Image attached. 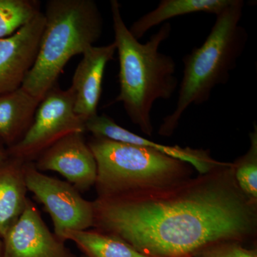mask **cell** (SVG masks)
I'll use <instances>...</instances> for the list:
<instances>
[{"mask_svg":"<svg viewBox=\"0 0 257 257\" xmlns=\"http://www.w3.org/2000/svg\"><path fill=\"white\" fill-rule=\"evenodd\" d=\"M94 227L150 257H186L255 232L256 203L224 163L195 178L93 202Z\"/></svg>","mask_w":257,"mask_h":257,"instance_id":"1","label":"cell"},{"mask_svg":"<svg viewBox=\"0 0 257 257\" xmlns=\"http://www.w3.org/2000/svg\"><path fill=\"white\" fill-rule=\"evenodd\" d=\"M115 46L119 57V93L112 103H122L134 124L147 136L154 132L151 113L157 100H168L179 87L177 64L160 51L170 36L172 26L166 23L145 43L130 33L116 0L110 2Z\"/></svg>","mask_w":257,"mask_h":257,"instance_id":"2","label":"cell"},{"mask_svg":"<svg viewBox=\"0 0 257 257\" xmlns=\"http://www.w3.org/2000/svg\"><path fill=\"white\" fill-rule=\"evenodd\" d=\"M244 5L242 0H232L216 15L204 43L182 59L183 77L177 105L164 118L159 128L161 136H172L189 106L207 102L214 88L229 81L248 41L247 32L240 25Z\"/></svg>","mask_w":257,"mask_h":257,"instance_id":"3","label":"cell"},{"mask_svg":"<svg viewBox=\"0 0 257 257\" xmlns=\"http://www.w3.org/2000/svg\"><path fill=\"white\" fill-rule=\"evenodd\" d=\"M36 60L22 88L42 101L66 64L100 39L103 19L94 0H49Z\"/></svg>","mask_w":257,"mask_h":257,"instance_id":"4","label":"cell"},{"mask_svg":"<svg viewBox=\"0 0 257 257\" xmlns=\"http://www.w3.org/2000/svg\"><path fill=\"white\" fill-rule=\"evenodd\" d=\"M98 198L117 197L188 178L192 166L152 149L92 138Z\"/></svg>","mask_w":257,"mask_h":257,"instance_id":"5","label":"cell"},{"mask_svg":"<svg viewBox=\"0 0 257 257\" xmlns=\"http://www.w3.org/2000/svg\"><path fill=\"white\" fill-rule=\"evenodd\" d=\"M85 132L84 121L74 111L72 88L62 89L55 85L40 101L28 131L18 144L8 148V154L34 162L60 139Z\"/></svg>","mask_w":257,"mask_h":257,"instance_id":"6","label":"cell"},{"mask_svg":"<svg viewBox=\"0 0 257 257\" xmlns=\"http://www.w3.org/2000/svg\"><path fill=\"white\" fill-rule=\"evenodd\" d=\"M27 188L43 204L54 224V234L62 241L67 231L87 230L94 226L93 202L81 196L69 182L42 173L32 162L25 165Z\"/></svg>","mask_w":257,"mask_h":257,"instance_id":"7","label":"cell"},{"mask_svg":"<svg viewBox=\"0 0 257 257\" xmlns=\"http://www.w3.org/2000/svg\"><path fill=\"white\" fill-rule=\"evenodd\" d=\"M84 134H70L47 148L34 162L37 170L60 174L79 192L90 189L95 184L97 167Z\"/></svg>","mask_w":257,"mask_h":257,"instance_id":"8","label":"cell"},{"mask_svg":"<svg viewBox=\"0 0 257 257\" xmlns=\"http://www.w3.org/2000/svg\"><path fill=\"white\" fill-rule=\"evenodd\" d=\"M3 257H74L28 199L21 216L3 237Z\"/></svg>","mask_w":257,"mask_h":257,"instance_id":"9","label":"cell"},{"mask_svg":"<svg viewBox=\"0 0 257 257\" xmlns=\"http://www.w3.org/2000/svg\"><path fill=\"white\" fill-rule=\"evenodd\" d=\"M45 24L40 13L11 36L0 39V96L23 86L36 60Z\"/></svg>","mask_w":257,"mask_h":257,"instance_id":"10","label":"cell"},{"mask_svg":"<svg viewBox=\"0 0 257 257\" xmlns=\"http://www.w3.org/2000/svg\"><path fill=\"white\" fill-rule=\"evenodd\" d=\"M84 126L85 131L92 134L93 137L152 149L167 156L189 164L200 175L208 173L224 164V162L214 160L208 150L182 147L177 145L168 146L143 138L119 126L112 118L105 114H96L86 121Z\"/></svg>","mask_w":257,"mask_h":257,"instance_id":"11","label":"cell"},{"mask_svg":"<svg viewBox=\"0 0 257 257\" xmlns=\"http://www.w3.org/2000/svg\"><path fill=\"white\" fill-rule=\"evenodd\" d=\"M116 51L114 42L90 47L83 54L74 71L70 86L74 92V111L84 123L98 114L104 72Z\"/></svg>","mask_w":257,"mask_h":257,"instance_id":"12","label":"cell"},{"mask_svg":"<svg viewBox=\"0 0 257 257\" xmlns=\"http://www.w3.org/2000/svg\"><path fill=\"white\" fill-rule=\"evenodd\" d=\"M25 161L8 156L0 162V237L21 216L28 197L25 177Z\"/></svg>","mask_w":257,"mask_h":257,"instance_id":"13","label":"cell"},{"mask_svg":"<svg viewBox=\"0 0 257 257\" xmlns=\"http://www.w3.org/2000/svg\"><path fill=\"white\" fill-rule=\"evenodd\" d=\"M40 101L22 87L0 96V140L8 148L24 138Z\"/></svg>","mask_w":257,"mask_h":257,"instance_id":"14","label":"cell"},{"mask_svg":"<svg viewBox=\"0 0 257 257\" xmlns=\"http://www.w3.org/2000/svg\"><path fill=\"white\" fill-rule=\"evenodd\" d=\"M231 3L232 0H162L155 9L135 21L128 30L140 40L152 28L171 19L198 13L216 16Z\"/></svg>","mask_w":257,"mask_h":257,"instance_id":"15","label":"cell"},{"mask_svg":"<svg viewBox=\"0 0 257 257\" xmlns=\"http://www.w3.org/2000/svg\"><path fill=\"white\" fill-rule=\"evenodd\" d=\"M67 240L75 243L88 257H150L123 240L96 229L66 231L62 241Z\"/></svg>","mask_w":257,"mask_h":257,"instance_id":"16","label":"cell"},{"mask_svg":"<svg viewBox=\"0 0 257 257\" xmlns=\"http://www.w3.org/2000/svg\"><path fill=\"white\" fill-rule=\"evenodd\" d=\"M37 0H0V39L11 36L42 13Z\"/></svg>","mask_w":257,"mask_h":257,"instance_id":"17","label":"cell"},{"mask_svg":"<svg viewBox=\"0 0 257 257\" xmlns=\"http://www.w3.org/2000/svg\"><path fill=\"white\" fill-rule=\"evenodd\" d=\"M250 147L247 152L234 163V175L236 184L248 199L257 200V127L254 124L249 135Z\"/></svg>","mask_w":257,"mask_h":257,"instance_id":"18","label":"cell"},{"mask_svg":"<svg viewBox=\"0 0 257 257\" xmlns=\"http://www.w3.org/2000/svg\"><path fill=\"white\" fill-rule=\"evenodd\" d=\"M234 240L218 241L199 251L197 257H257L256 251L242 247Z\"/></svg>","mask_w":257,"mask_h":257,"instance_id":"19","label":"cell"},{"mask_svg":"<svg viewBox=\"0 0 257 257\" xmlns=\"http://www.w3.org/2000/svg\"><path fill=\"white\" fill-rule=\"evenodd\" d=\"M8 156H9V154H8V147L0 140V162L4 160Z\"/></svg>","mask_w":257,"mask_h":257,"instance_id":"20","label":"cell"},{"mask_svg":"<svg viewBox=\"0 0 257 257\" xmlns=\"http://www.w3.org/2000/svg\"><path fill=\"white\" fill-rule=\"evenodd\" d=\"M0 257H3V242L1 237H0Z\"/></svg>","mask_w":257,"mask_h":257,"instance_id":"21","label":"cell"}]
</instances>
